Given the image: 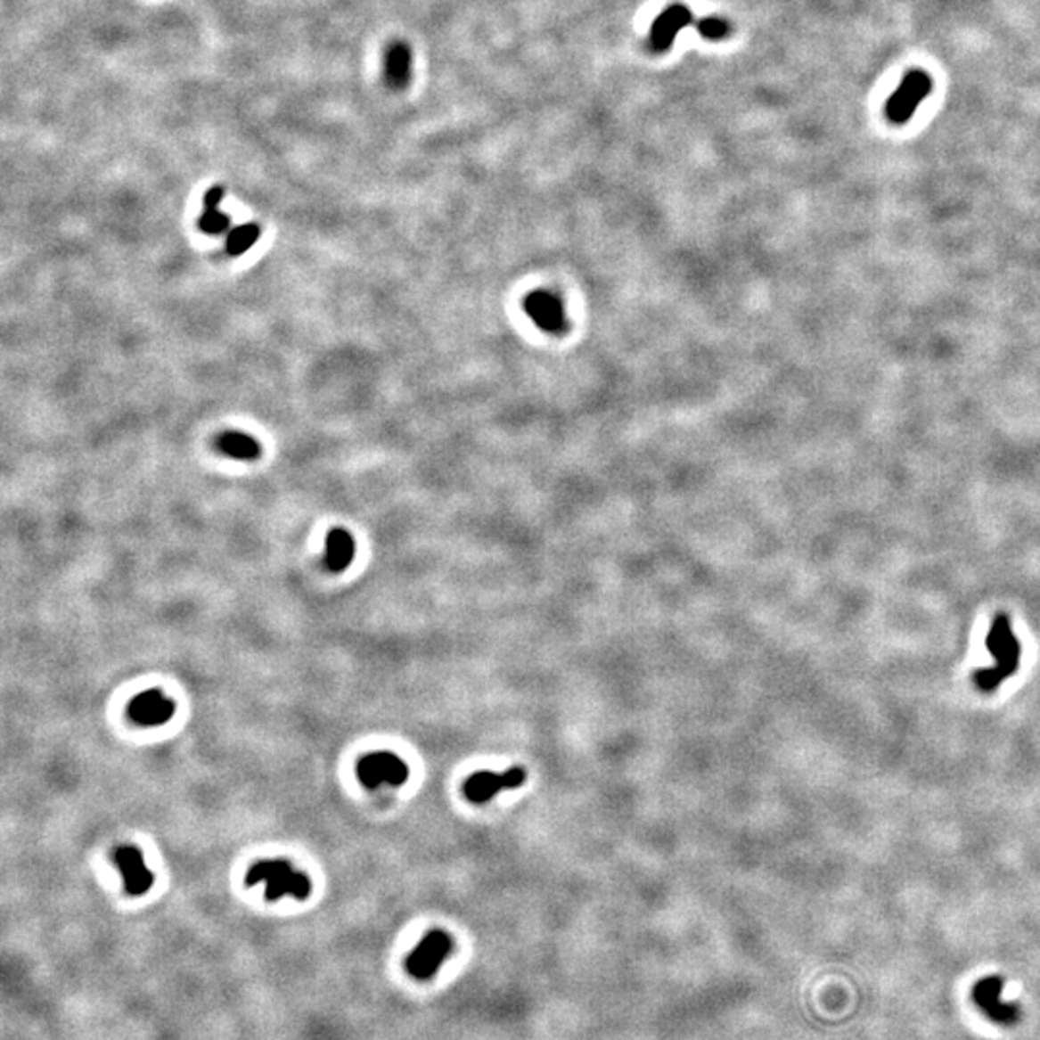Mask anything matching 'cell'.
Returning <instances> with one entry per match:
<instances>
[{
    "mask_svg": "<svg viewBox=\"0 0 1040 1040\" xmlns=\"http://www.w3.org/2000/svg\"><path fill=\"white\" fill-rule=\"evenodd\" d=\"M409 765L391 751H373L356 763V776L368 790H374L380 784L403 786L409 781Z\"/></svg>",
    "mask_w": 1040,
    "mask_h": 1040,
    "instance_id": "cell-4",
    "label": "cell"
},
{
    "mask_svg": "<svg viewBox=\"0 0 1040 1040\" xmlns=\"http://www.w3.org/2000/svg\"><path fill=\"white\" fill-rule=\"evenodd\" d=\"M526 782V771L522 767H511L505 773L480 771L469 776L464 782L463 792L472 804H486L487 799L495 798L505 790H515Z\"/></svg>",
    "mask_w": 1040,
    "mask_h": 1040,
    "instance_id": "cell-7",
    "label": "cell"
},
{
    "mask_svg": "<svg viewBox=\"0 0 1040 1040\" xmlns=\"http://www.w3.org/2000/svg\"><path fill=\"white\" fill-rule=\"evenodd\" d=\"M985 645L988 653L995 657L996 665L975 671L973 683L981 692L990 693L998 690L1011 675L1018 673L1021 665V642L1013 635L1010 617L1006 613H998L992 620Z\"/></svg>",
    "mask_w": 1040,
    "mask_h": 1040,
    "instance_id": "cell-1",
    "label": "cell"
},
{
    "mask_svg": "<svg viewBox=\"0 0 1040 1040\" xmlns=\"http://www.w3.org/2000/svg\"><path fill=\"white\" fill-rule=\"evenodd\" d=\"M693 26H696L698 33L701 35L703 39H709V41H719V39H725V37H728V35H731V23L719 16H708V18L696 20Z\"/></svg>",
    "mask_w": 1040,
    "mask_h": 1040,
    "instance_id": "cell-17",
    "label": "cell"
},
{
    "mask_svg": "<svg viewBox=\"0 0 1040 1040\" xmlns=\"http://www.w3.org/2000/svg\"><path fill=\"white\" fill-rule=\"evenodd\" d=\"M524 308L537 328L559 333L567 328V318L559 297L549 291H534L524 301Z\"/></svg>",
    "mask_w": 1040,
    "mask_h": 1040,
    "instance_id": "cell-11",
    "label": "cell"
},
{
    "mask_svg": "<svg viewBox=\"0 0 1040 1040\" xmlns=\"http://www.w3.org/2000/svg\"><path fill=\"white\" fill-rule=\"evenodd\" d=\"M696 18L692 12L683 4H671L665 8L659 16L651 23L650 31V46L655 53H667L671 49L678 33L688 26H693Z\"/></svg>",
    "mask_w": 1040,
    "mask_h": 1040,
    "instance_id": "cell-10",
    "label": "cell"
},
{
    "mask_svg": "<svg viewBox=\"0 0 1040 1040\" xmlns=\"http://www.w3.org/2000/svg\"><path fill=\"white\" fill-rule=\"evenodd\" d=\"M262 882L266 884L265 896L268 902H278L283 896L303 902L313 894V880L305 872L297 871L288 859H260L247 871V887H257Z\"/></svg>",
    "mask_w": 1040,
    "mask_h": 1040,
    "instance_id": "cell-2",
    "label": "cell"
},
{
    "mask_svg": "<svg viewBox=\"0 0 1040 1040\" xmlns=\"http://www.w3.org/2000/svg\"><path fill=\"white\" fill-rule=\"evenodd\" d=\"M932 89V79L923 70H912L905 74L900 87L896 89L887 102V118L892 124H905L912 119L917 106L921 104Z\"/></svg>",
    "mask_w": 1040,
    "mask_h": 1040,
    "instance_id": "cell-6",
    "label": "cell"
},
{
    "mask_svg": "<svg viewBox=\"0 0 1040 1040\" xmlns=\"http://www.w3.org/2000/svg\"><path fill=\"white\" fill-rule=\"evenodd\" d=\"M971 998L985 1018L1002 1027H1011L1021 1020L1018 1003L1003 1000V979L998 975L985 977L973 987Z\"/></svg>",
    "mask_w": 1040,
    "mask_h": 1040,
    "instance_id": "cell-5",
    "label": "cell"
},
{
    "mask_svg": "<svg viewBox=\"0 0 1040 1040\" xmlns=\"http://www.w3.org/2000/svg\"><path fill=\"white\" fill-rule=\"evenodd\" d=\"M355 552H356V544H355V537L343 530V528H333L328 532L326 536V555H324V565L330 572L333 575H340L347 567L353 563L355 559Z\"/></svg>",
    "mask_w": 1040,
    "mask_h": 1040,
    "instance_id": "cell-13",
    "label": "cell"
},
{
    "mask_svg": "<svg viewBox=\"0 0 1040 1040\" xmlns=\"http://www.w3.org/2000/svg\"><path fill=\"white\" fill-rule=\"evenodd\" d=\"M217 447L225 457H232L237 461H257L262 453L260 444L255 438L242 432H232V430L220 434V438L217 439Z\"/></svg>",
    "mask_w": 1040,
    "mask_h": 1040,
    "instance_id": "cell-15",
    "label": "cell"
},
{
    "mask_svg": "<svg viewBox=\"0 0 1040 1040\" xmlns=\"http://www.w3.org/2000/svg\"><path fill=\"white\" fill-rule=\"evenodd\" d=\"M224 199V187L214 185L207 191L205 195V210H202L199 218V228L207 235H220L232 230V220L228 214L220 210V202Z\"/></svg>",
    "mask_w": 1040,
    "mask_h": 1040,
    "instance_id": "cell-14",
    "label": "cell"
},
{
    "mask_svg": "<svg viewBox=\"0 0 1040 1040\" xmlns=\"http://www.w3.org/2000/svg\"><path fill=\"white\" fill-rule=\"evenodd\" d=\"M114 864L122 875L124 890L127 896H143L154 884V875L147 869L141 848L134 844H119L114 850Z\"/></svg>",
    "mask_w": 1040,
    "mask_h": 1040,
    "instance_id": "cell-8",
    "label": "cell"
},
{
    "mask_svg": "<svg viewBox=\"0 0 1040 1040\" xmlns=\"http://www.w3.org/2000/svg\"><path fill=\"white\" fill-rule=\"evenodd\" d=\"M258 237H260V228L257 224L237 225V228H232L228 232V239H225V250H228L230 257H242L258 242Z\"/></svg>",
    "mask_w": 1040,
    "mask_h": 1040,
    "instance_id": "cell-16",
    "label": "cell"
},
{
    "mask_svg": "<svg viewBox=\"0 0 1040 1040\" xmlns=\"http://www.w3.org/2000/svg\"><path fill=\"white\" fill-rule=\"evenodd\" d=\"M453 952V938L446 930H430L424 938L416 944V948L409 954L405 962L406 971L416 981H428V979L436 977L439 967L449 958Z\"/></svg>",
    "mask_w": 1040,
    "mask_h": 1040,
    "instance_id": "cell-3",
    "label": "cell"
},
{
    "mask_svg": "<svg viewBox=\"0 0 1040 1040\" xmlns=\"http://www.w3.org/2000/svg\"><path fill=\"white\" fill-rule=\"evenodd\" d=\"M413 53L405 41H393L384 53V79L391 89H405L411 81Z\"/></svg>",
    "mask_w": 1040,
    "mask_h": 1040,
    "instance_id": "cell-12",
    "label": "cell"
},
{
    "mask_svg": "<svg viewBox=\"0 0 1040 1040\" xmlns=\"http://www.w3.org/2000/svg\"><path fill=\"white\" fill-rule=\"evenodd\" d=\"M127 715L139 726H162L176 715V703L170 698H166L160 690L151 688L137 693L129 701Z\"/></svg>",
    "mask_w": 1040,
    "mask_h": 1040,
    "instance_id": "cell-9",
    "label": "cell"
}]
</instances>
